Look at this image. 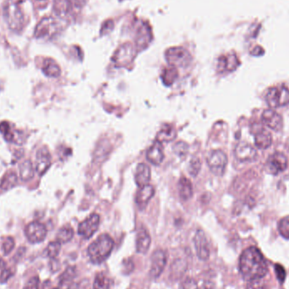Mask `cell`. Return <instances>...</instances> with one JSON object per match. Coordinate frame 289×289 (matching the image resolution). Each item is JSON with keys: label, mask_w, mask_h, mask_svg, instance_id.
I'll return each mask as SVG.
<instances>
[{"label": "cell", "mask_w": 289, "mask_h": 289, "mask_svg": "<svg viewBox=\"0 0 289 289\" xmlns=\"http://www.w3.org/2000/svg\"><path fill=\"white\" fill-rule=\"evenodd\" d=\"M178 193L182 200H190L193 195L192 184L187 177H183L178 182Z\"/></svg>", "instance_id": "cb8c5ba5"}, {"label": "cell", "mask_w": 289, "mask_h": 289, "mask_svg": "<svg viewBox=\"0 0 289 289\" xmlns=\"http://www.w3.org/2000/svg\"><path fill=\"white\" fill-rule=\"evenodd\" d=\"M51 165V155L46 147L38 151L35 159V171L38 174L43 175Z\"/></svg>", "instance_id": "e0dca14e"}, {"label": "cell", "mask_w": 289, "mask_h": 289, "mask_svg": "<svg viewBox=\"0 0 289 289\" xmlns=\"http://www.w3.org/2000/svg\"><path fill=\"white\" fill-rule=\"evenodd\" d=\"M275 271H276V276H277L279 281L281 282L284 281L285 276H286V272H285L283 267L280 265H276L275 266Z\"/></svg>", "instance_id": "ab89813d"}, {"label": "cell", "mask_w": 289, "mask_h": 289, "mask_svg": "<svg viewBox=\"0 0 289 289\" xmlns=\"http://www.w3.org/2000/svg\"><path fill=\"white\" fill-rule=\"evenodd\" d=\"M151 243L152 239L149 233L147 232V229L140 228L137 233L136 240H135L137 253L147 254L149 250Z\"/></svg>", "instance_id": "ffe728a7"}, {"label": "cell", "mask_w": 289, "mask_h": 289, "mask_svg": "<svg viewBox=\"0 0 289 289\" xmlns=\"http://www.w3.org/2000/svg\"><path fill=\"white\" fill-rule=\"evenodd\" d=\"M133 57L134 55L132 48L130 47H123L118 51V53L114 58V61L117 65L124 66L131 62Z\"/></svg>", "instance_id": "603a6c76"}, {"label": "cell", "mask_w": 289, "mask_h": 289, "mask_svg": "<svg viewBox=\"0 0 289 289\" xmlns=\"http://www.w3.org/2000/svg\"><path fill=\"white\" fill-rule=\"evenodd\" d=\"M4 16L10 29L17 32L22 30L25 24V18L17 3L15 1L8 2L4 7Z\"/></svg>", "instance_id": "3957f363"}, {"label": "cell", "mask_w": 289, "mask_h": 289, "mask_svg": "<svg viewBox=\"0 0 289 289\" xmlns=\"http://www.w3.org/2000/svg\"><path fill=\"white\" fill-rule=\"evenodd\" d=\"M39 277L38 276H33L26 282L23 289H39Z\"/></svg>", "instance_id": "f35d334b"}, {"label": "cell", "mask_w": 289, "mask_h": 289, "mask_svg": "<svg viewBox=\"0 0 289 289\" xmlns=\"http://www.w3.org/2000/svg\"><path fill=\"white\" fill-rule=\"evenodd\" d=\"M134 179L139 188L149 185L151 179V169L149 166L144 163H139L136 167Z\"/></svg>", "instance_id": "44dd1931"}, {"label": "cell", "mask_w": 289, "mask_h": 289, "mask_svg": "<svg viewBox=\"0 0 289 289\" xmlns=\"http://www.w3.org/2000/svg\"><path fill=\"white\" fill-rule=\"evenodd\" d=\"M111 285V281L109 277H106L103 273H99L96 275L93 283L94 289H109Z\"/></svg>", "instance_id": "1f68e13d"}, {"label": "cell", "mask_w": 289, "mask_h": 289, "mask_svg": "<svg viewBox=\"0 0 289 289\" xmlns=\"http://www.w3.org/2000/svg\"><path fill=\"white\" fill-rule=\"evenodd\" d=\"M76 270L75 266H69L59 277L58 289H71V285L76 277Z\"/></svg>", "instance_id": "7402d4cb"}, {"label": "cell", "mask_w": 289, "mask_h": 289, "mask_svg": "<svg viewBox=\"0 0 289 289\" xmlns=\"http://www.w3.org/2000/svg\"><path fill=\"white\" fill-rule=\"evenodd\" d=\"M154 195L155 188L152 185H147L139 188L137 192L136 199H135L138 207L140 210L144 209Z\"/></svg>", "instance_id": "d6986e66"}, {"label": "cell", "mask_w": 289, "mask_h": 289, "mask_svg": "<svg viewBox=\"0 0 289 289\" xmlns=\"http://www.w3.org/2000/svg\"><path fill=\"white\" fill-rule=\"evenodd\" d=\"M177 76H178V73H177V68L171 66L170 68H165L163 70L162 80L164 85L167 86H171L174 83V81L177 78Z\"/></svg>", "instance_id": "f546056e"}, {"label": "cell", "mask_w": 289, "mask_h": 289, "mask_svg": "<svg viewBox=\"0 0 289 289\" xmlns=\"http://www.w3.org/2000/svg\"><path fill=\"white\" fill-rule=\"evenodd\" d=\"M278 232L282 238L289 239V215L284 216L279 221Z\"/></svg>", "instance_id": "836d02e7"}, {"label": "cell", "mask_w": 289, "mask_h": 289, "mask_svg": "<svg viewBox=\"0 0 289 289\" xmlns=\"http://www.w3.org/2000/svg\"><path fill=\"white\" fill-rule=\"evenodd\" d=\"M74 230L73 228L69 226H64L63 228H61L57 233V241L59 243H68L73 238Z\"/></svg>", "instance_id": "4dcf8cb0"}, {"label": "cell", "mask_w": 289, "mask_h": 289, "mask_svg": "<svg viewBox=\"0 0 289 289\" xmlns=\"http://www.w3.org/2000/svg\"><path fill=\"white\" fill-rule=\"evenodd\" d=\"M58 23L55 19L53 17L44 18L37 25L34 35L38 39L50 38L58 31Z\"/></svg>", "instance_id": "ba28073f"}, {"label": "cell", "mask_w": 289, "mask_h": 289, "mask_svg": "<svg viewBox=\"0 0 289 289\" xmlns=\"http://www.w3.org/2000/svg\"><path fill=\"white\" fill-rule=\"evenodd\" d=\"M166 58L172 67H186L192 60L190 53L183 48H172L166 53Z\"/></svg>", "instance_id": "8992f818"}, {"label": "cell", "mask_w": 289, "mask_h": 289, "mask_svg": "<svg viewBox=\"0 0 289 289\" xmlns=\"http://www.w3.org/2000/svg\"><path fill=\"white\" fill-rule=\"evenodd\" d=\"M228 162L227 155L221 150L213 151L207 157L208 167L210 168V172L216 176H223L224 174Z\"/></svg>", "instance_id": "5b68a950"}, {"label": "cell", "mask_w": 289, "mask_h": 289, "mask_svg": "<svg viewBox=\"0 0 289 289\" xmlns=\"http://www.w3.org/2000/svg\"><path fill=\"white\" fill-rule=\"evenodd\" d=\"M43 71V73L48 77H58L61 74L60 68L58 65V63L51 58H48L44 61Z\"/></svg>", "instance_id": "484cf974"}, {"label": "cell", "mask_w": 289, "mask_h": 289, "mask_svg": "<svg viewBox=\"0 0 289 289\" xmlns=\"http://www.w3.org/2000/svg\"><path fill=\"white\" fill-rule=\"evenodd\" d=\"M167 254L162 249H157L152 254V264L150 268V276L153 279H157L161 276L167 264Z\"/></svg>", "instance_id": "8fae6325"}, {"label": "cell", "mask_w": 289, "mask_h": 289, "mask_svg": "<svg viewBox=\"0 0 289 289\" xmlns=\"http://www.w3.org/2000/svg\"><path fill=\"white\" fill-rule=\"evenodd\" d=\"M17 182V174L14 172H8L5 175V177H3L1 184H0V188L3 190H9L15 187Z\"/></svg>", "instance_id": "f1b7e54d"}, {"label": "cell", "mask_w": 289, "mask_h": 289, "mask_svg": "<svg viewBox=\"0 0 289 289\" xmlns=\"http://www.w3.org/2000/svg\"><path fill=\"white\" fill-rule=\"evenodd\" d=\"M53 289H58V288H53Z\"/></svg>", "instance_id": "f6af8a7d"}, {"label": "cell", "mask_w": 289, "mask_h": 289, "mask_svg": "<svg viewBox=\"0 0 289 289\" xmlns=\"http://www.w3.org/2000/svg\"><path fill=\"white\" fill-rule=\"evenodd\" d=\"M25 233L29 242L31 243H38L44 241L47 237L48 231L43 223L32 222L26 226Z\"/></svg>", "instance_id": "30bf717a"}, {"label": "cell", "mask_w": 289, "mask_h": 289, "mask_svg": "<svg viewBox=\"0 0 289 289\" xmlns=\"http://www.w3.org/2000/svg\"><path fill=\"white\" fill-rule=\"evenodd\" d=\"M61 243L58 241H53L48 243V247L46 248L45 253L48 257L51 259H55L60 253Z\"/></svg>", "instance_id": "d6a6232c"}, {"label": "cell", "mask_w": 289, "mask_h": 289, "mask_svg": "<svg viewBox=\"0 0 289 289\" xmlns=\"http://www.w3.org/2000/svg\"><path fill=\"white\" fill-rule=\"evenodd\" d=\"M35 169L33 167L32 162L30 160H26L20 166V177L22 181H28L34 177Z\"/></svg>", "instance_id": "83f0119b"}, {"label": "cell", "mask_w": 289, "mask_h": 289, "mask_svg": "<svg viewBox=\"0 0 289 289\" xmlns=\"http://www.w3.org/2000/svg\"><path fill=\"white\" fill-rule=\"evenodd\" d=\"M245 289H269L268 286L265 282L261 281V279L259 280H254L248 282Z\"/></svg>", "instance_id": "74e56055"}, {"label": "cell", "mask_w": 289, "mask_h": 289, "mask_svg": "<svg viewBox=\"0 0 289 289\" xmlns=\"http://www.w3.org/2000/svg\"><path fill=\"white\" fill-rule=\"evenodd\" d=\"M114 241L109 234H101L89 245V258L96 265L102 263L109 258L114 248Z\"/></svg>", "instance_id": "7a4b0ae2"}, {"label": "cell", "mask_w": 289, "mask_h": 289, "mask_svg": "<svg viewBox=\"0 0 289 289\" xmlns=\"http://www.w3.org/2000/svg\"><path fill=\"white\" fill-rule=\"evenodd\" d=\"M14 1H15V3L19 4V3L25 2V0H14Z\"/></svg>", "instance_id": "ee69618b"}, {"label": "cell", "mask_w": 289, "mask_h": 289, "mask_svg": "<svg viewBox=\"0 0 289 289\" xmlns=\"http://www.w3.org/2000/svg\"><path fill=\"white\" fill-rule=\"evenodd\" d=\"M175 154L179 157H185L187 156L188 152H189V147L185 142L180 141L175 144L173 147Z\"/></svg>", "instance_id": "d590c367"}, {"label": "cell", "mask_w": 289, "mask_h": 289, "mask_svg": "<svg viewBox=\"0 0 289 289\" xmlns=\"http://www.w3.org/2000/svg\"><path fill=\"white\" fill-rule=\"evenodd\" d=\"M70 10V0H53V11L58 16H65Z\"/></svg>", "instance_id": "4316f807"}, {"label": "cell", "mask_w": 289, "mask_h": 289, "mask_svg": "<svg viewBox=\"0 0 289 289\" xmlns=\"http://www.w3.org/2000/svg\"><path fill=\"white\" fill-rule=\"evenodd\" d=\"M234 155L238 161L243 162H254L257 158V152L255 147L247 142L238 143L234 150Z\"/></svg>", "instance_id": "4fadbf2b"}, {"label": "cell", "mask_w": 289, "mask_h": 289, "mask_svg": "<svg viewBox=\"0 0 289 289\" xmlns=\"http://www.w3.org/2000/svg\"><path fill=\"white\" fill-rule=\"evenodd\" d=\"M287 167L286 156L280 152H276L269 156L265 164V170L271 175H278Z\"/></svg>", "instance_id": "52a82bcc"}, {"label": "cell", "mask_w": 289, "mask_h": 289, "mask_svg": "<svg viewBox=\"0 0 289 289\" xmlns=\"http://www.w3.org/2000/svg\"><path fill=\"white\" fill-rule=\"evenodd\" d=\"M200 168H201V163H200V159L198 157H193L192 159L190 160L189 168H188L190 174L193 177L197 176Z\"/></svg>", "instance_id": "e575fe53"}, {"label": "cell", "mask_w": 289, "mask_h": 289, "mask_svg": "<svg viewBox=\"0 0 289 289\" xmlns=\"http://www.w3.org/2000/svg\"><path fill=\"white\" fill-rule=\"evenodd\" d=\"M266 101L270 107H280L289 104V89L286 86H273L266 94Z\"/></svg>", "instance_id": "277c9868"}, {"label": "cell", "mask_w": 289, "mask_h": 289, "mask_svg": "<svg viewBox=\"0 0 289 289\" xmlns=\"http://www.w3.org/2000/svg\"><path fill=\"white\" fill-rule=\"evenodd\" d=\"M195 250L200 261H207L210 257V248L204 231L198 230L194 238Z\"/></svg>", "instance_id": "5bb4252c"}, {"label": "cell", "mask_w": 289, "mask_h": 289, "mask_svg": "<svg viewBox=\"0 0 289 289\" xmlns=\"http://www.w3.org/2000/svg\"><path fill=\"white\" fill-rule=\"evenodd\" d=\"M176 131L174 128L170 124H165L161 130L158 132L157 136V140L163 143V142H170L173 140L176 137Z\"/></svg>", "instance_id": "d4e9b609"}, {"label": "cell", "mask_w": 289, "mask_h": 289, "mask_svg": "<svg viewBox=\"0 0 289 289\" xmlns=\"http://www.w3.org/2000/svg\"><path fill=\"white\" fill-rule=\"evenodd\" d=\"M239 271L247 281L263 278L268 272V266L261 250L256 247L246 248L239 258Z\"/></svg>", "instance_id": "6da1fadb"}, {"label": "cell", "mask_w": 289, "mask_h": 289, "mask_svg": "<svg viewBox=\"0 0 289 289\" xmlns=\"http://www.w3.org/2000/svg\"><path fill=\"white\" fill-rule=\"evenodd\" d=\"M239 60L234 53H229L227 55L221 56L218 58V69L220 72L235 70L239 65Z\"/></svg>", "instance_id": "ac0fdd59"}, {"label": "cell", "mask_w": 289, "mask_h": 289, "mask_svg": "<svg viewBox=\"0 0 289 289\" xmlns=\"http://www.w3.org/2000/svg\"><path fill=\"white\" fill-rule=\"evenodd\" d=\"M147 158L151 163L155 165V166H158V165L161 164L164 159V152H163L162 143L156 139L147 151Z\"/></svg>", "instance_id": "2e32d148"}, {"label": "cell", "mask_w": 289, "mask_h": 289, "mask_svg": "<svg viewBox=\"0 0 289 289\" xmlns=\"http://www.w3.org/2000/svg\"><path fill=\"white\" fill-rule=\"evenodd\" d=\"M264 53V50L260 46H257L256 48H254L253 51L251 52V54L254 56H261Z\"/></svg>", "instance_id": "60d3db41"}, {"label": "cell", "mask_w": 289, "mask_h": 289, "mask_svg": "<svg viewBox=\"0 0 289 289\" xmlns=\"http://www.w3.org/2000/svg\"><path fill=\"white\" fill-rule=\"evenodd\" d=\"M262 122L266 126L272 129L274 131H281L283 128V119L282 117L271 109L265 110L262 114Z\"/></svg>", "instance_id": "9a60e30c"}, {"label": "cell", "mask_w": 289, "mask_h": 289, "mask_svg": "<svg viewBox=\"0 0 289 289\" xmlns=\"http://www.w3.org/2000/svg\"><path fill=\"white\" fill-rule=\"evenodd\" d=\"M15 248V240L14 238H11V237H8L5 239V242L3 243V251H4V254L5 255H9V254L11 253V251Z\"/></svg>", "instance_id": "8d00e7d4"}, {"label": "cell", "mask_w": 289, "mask_h": 289, "mask_svg": "<svg viewBox=\"0 0 289 289\" xmlns=\"http://www.w3.org/2000/svg\"><path fill=\"white\" fill-rule=\"evenodd\" d=\"M197 289H212V283L205 282V283H203L202 286Z\"/></svg>", "instance_id": "7bdbcfd3"}, {"label": "cell", "mask_w": 289, "mask_h": 289, "mask_svg": "<svg viewBox=\"0 0 289 289\" xmlns=\"http://www.w3.org/2000/svg\"><path fill=\"white\" fill-rule=\"evenodd\" d=\"M100 215L98 214H91L86 220L80 223L78 233L85 239H89L94 235L99 228Z\"/></svg>", "instance_id": "7c38bea8"}, {"label": "cell", "mask_w": 289, "mask_h": 289, "mask_svg": "<svg viewBox=\"0 0 289 289\" xmlns=\"http://www.w3.org/2000/svg\"><path fill=\"white\" fill-rule=\"evenodd\" d=\"M252 134L256 147L259 149L266 150L271 147L272 144V135L271 132L265 129L261 124H255L252 126Z\"/></svg>", "instance_id": "9c48e42d"}, {"label": "cell", "mask_w": 289, "mask_h": 289, "mask_svg": "<svg viewBox=\"0 0 289 289\" xmlns=\"http://www.w3.org/2000/svg\"><path fill=\"white\" fill-rule=\"evenodd\" d=\"M34 1L39 8H44L48 4V0H34Z\"/></svg>", "instance_id": "b9f144b4"}]
</instances>
